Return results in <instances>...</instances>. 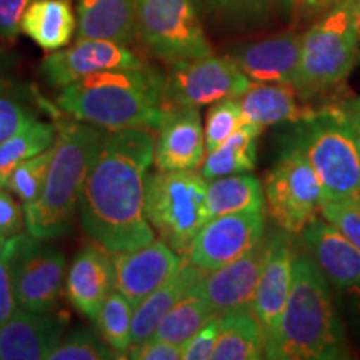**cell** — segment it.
Segmentation results:
<instances>
[{
    "label": "cell",
    "instance_id": "1",
    "mask_svg": "<svg viewBox=\"0 0 360 360\" xmlns=\"http://www.w3.org/2000/svg\"><path fill=\"white\" fill-rule=\"evenodd\" d=\"M154 155L152 129L107 130L90 165L79 202L80 224L92 242L112 254L154 240L146 215L147 172Z\"/></svg>",
    "mask_w": 360,
    "mask_h": 360
},
{
    "label": "cell",
    "instance_id": "2",
    "mask_svg": "<svg viewBox=\"0 0 360 360\" xmlns=\"http://www.w3.org/2000/svg\"><path fill=\"white\" fill-rule=\"evenodd\" d=\"M57 107L109 132L157 130L167 107L165 75L148 64L97 72L62 89Z\"/></svg>",
    "mask_w": 360,
    "mask_h": 360
},
{
    "label": "cell",
    "instance_id": "3",
    "mask_svg": "<svg viewBox=\"0 0 360 360\" xmlns=\"http://www.w3.org/2000/svg\"><path fill=\"white\" fill-rule=\"evenodd\" d=\"M349 357L347 337L332 302L326 274L314 257L297 254L289 299L277 337L265 359L342 360Z\"/></svg>",
    "mask_w": 360,
    "mask_h": 360
},
{
    "label": "cell",
    "instance_id": "4",
    "mask_svg": "<svg viewBox=\"0 0 360 360\" xmlns=\"http://www.w3.org/2000/svg\"><path fill=\"white\" fill-rule=\"evenodd\" d=\"M53 117L57 139L47 179L37 199L24 205L27 231L44 240L64 236L74 225L85 179L107 132L58 112Z\"/></svg>",
    "mask_w": 360,
    "mask_h": 360
},
{
    "label": "cell",
    "instance_id": "5",
    "mask_svg": "<svg viewBox=\"0 0 360 360\" xmlns=\"http://www.w3.org/2000/svg\"><path fill=\"white\" fill-rule=\"evenodd\" d=\"M317 174L323 199H360V154L345 105H323L297 122L294 142Z\"/></svg>",
    "mask_w": 360,
    "mask_h": 360
},
{
    "label": "cell",
    "instance_id": "6",
    "mask_svg": "<svg viewBox=\"0 0 360 360\" xmlns=\"http://www.w3.org/2000/svg\"><path fill=\"white\" fill-rule=\"evenodd\" d=\"M360 58L352 13L342 0L315 22L302 39L300 65L294 82L297 96L310 102L344 82Z\"/></svg>",
    "mask_w": 360,
    "mask_h": 360
},
{
    "label": "cell",
    "instance_id": "7",
    "mask_svg": "<svg viewBox=\"0 0 360 360\" xmlns=\"http://www.w3.org/2000/svg\"><path fill=\"white\" fill-rule=\"evenodd\" d=\"M207 186V179L195 169L159 170L147 177L146 215L177 254H187L197 232L209 220Z\"/></svg>",
    "mask_w": 360,
    "mask_h": 360
},
{
    "label": "cell",
    "instance_id": "8",
    "mask_svg": "<svg viewBox=\"0 0 360 360\" xmlns=\"http://www.w3.org/2000/svg\"><path fill=\"white\" fill-rule=\"evenodd\" d=\"M137 37L170 65L212 56L193 0H137Z\"/></svg>",
    "mask_w": 360,
    "mask_h": 360
},
{
    "label": "cell",
    "instance_id": "9",
    "mask_svg": "<svg viewBox=\"0 0 360 360\" xmlns=\"http://www.w3.org/2000/svg\"><path fill=\"white\" fill-rule=\"evenodd\" d=\"M269 214L289 233H302L317 220L323 191L317 174L299 148L292 146L265 177Z\"/></svg>",
    "mask_w": 360,
    "mask_h": 360
},
{
    "label": "cell",
    "instance_id": "10",
    "mask_svg": "<svg viewBox=\"0 0 360 360\" xmlns=\"http://www.w3.org/2000/svg\"><path fill=\"white\" fill-rule=\"evenodd\" d=\"M250 84L231 56H207L172 65L165 75V101L167 107H200L238 98Z\"/></svg>",
    "mask_w": 360,
    "mask_h": 360
},
{
    "label": "cell",
    "instance_id": "11",
    "mask_svg": "<svg viewBox=\"0 0 360 360\" xmlns=\"http://www.w3.org/2000/svg\"><path fill=\"white\" fill-rule=\"evenodd\" d=\"M65 255L44 238L20 233L13 257V292L17 305L34 312L56 309L65 276Z\"/></svg>",
    "mask_w": 360,
    "mask_h": 360
},
{
    "label": "cell",
    "instance_id": "12",
    "mask_svg": "<svg viewBox=\"0 0 360 360\" xmlns=\"http://www.w3.org/2000/svg\"><path fill=\"white\" fill-rule=\"evenodd\" d=\"M262 236L264 210L219 215L202 225L186 259L205 272H214L254 249Z\"/></svg>",
    "mask_w": 360,
    "mask_h": 360
},
{
    "label": "cell",
    "instance_id": "13",
    "mask_svg": "<svg viewBox=\"0 0 360 360\" xmlns=\"http://www.w3.org/2000/svg\"><path fill=\"white\" fill-rule=\"evenodd\" d=\"M142 64L146 62L127 49V45L110 40L82 39L45 57L40 64V75L51 87L64 89L97 72Z\"/></svg>",
    "mask_w": 360,
    "mask_h": 360
},
{
    "label": "cell",
    "instance_id": "14",
    "mask_svg": "<svg viewBox=\"0 0 360 360\" xmlns=\"http://www.w3.org/2000/svg\"><path fill=\"white\" fill-rule=\"evenodd\" d=\"M294 257L289 232L282 229V232H274L267 237L265 260L252 302V314L264 330L265 347L272 344L281 327L290 292Z\"/></svg>",
    "mask_w": 360,
    "mask_h": 360
},
{
    "label": "cell",
    "instance_id": "15",
    "mask_svg": "<svg viewBox=\"0 0 360 360\" xmlns=\"http://www.w3.org/2000/svg\"><path fill=\"white\" fill-rule=\"evenodd\" d=\"M117 290L137 307L143 299L159 289L180 269L184 260L164 240H152L150 244L134 250L114 252Z\"/></svg>",
    "mask_w": 360,
    "mask_h": 360
},
{
    "label": "cell",
    "instance_id": "16",
    "mask_svg": "<svg viewBox=\"0 0 360 360\" xmlns=\"http://www.w3.org/2000/svg\"><path fill=\"white\" fill-rule=\"evenodd\" d=\"M267 250V238L260 240L240 259L225 267L205 274L195 285V290L217 315L252 310L260 270H262Z\"/></svg>",
    "mask_w": 360,
    "mask_h": 360
},
{
    "label": "cell",
    "instance_id": "17",
    "mask_svg": "<svg viewBox=\"0 0 360 360\" xmlns=\"http://www.w3.org/2000/svg\"><path fill=\"white\" fill-rule=\"evenodd\" d=\"M205 135L199 107H165L155 137L159 170H191L204 164Z\"/></svg>",
    "mask_w": 360,
    "mask_h": 360
},
{
    "label": "cell",
    "instance_id": "18",
    "mask_svg": "<svg viewBox=\"0 0 360 360\" xmlns=\"http://www.w3.org/2000/svg\"><path fill=\"white\" fill-rule=\"evenodd\" d=\"M69 326L65 314L19 307L0 327V360H49Z\"/></svg>",
    "mask_w": 360,
    "mask_h": 360
},
{
    "label": "cell",
    "instance_id": "19",
    "mask_svg": "<svg viewBox=\"0 0 360 360\" xmlns=\"http://www.w3.org/2000/svg\"><path fill=\"white\" fill-rule=\"evenodd\" d=\"M304 35L287 32L257 42L238 45L229 53L247 77L255 82L294 87L300 65Z\"/></svg>",
    "mask_w": 360,
    "mask_h": 360
},
{
    "label": "cell",
    "instance_id": "20",
    "mask_svg": "<svg viewBox=\"0 0 360 360\" xmlns=\"http://www.w3.org/2000/svg\"><path fill=\"white\" fill-rule=\"evenodd\" d=\"M117 290L112 252L94 242L75 255L67 274L65 295L85 317L96 321L98 310L112 292Z\"/></svg>",
    "mask_w": 360,
    "mask_h": 360
},
{
    "label": "cell",
    "instance_id": "21",
    "mask_svg": "<svg viewBox=\"0 0 360 360\" xmlns=\"http://www.w3.org/2000/svg\"><path fill=\"white\" fill-rule=\"evenodd\" d=\"M302 240L328 281L339 290L360 292V250L327 220H315Z\"/></svg>",
    "mask_w": 360,
    "mask_h": 360
},
{
    "label": "cell",
    "instance_id": "22",
    "mask_svg": "<svg viewBox=\"0 0 360 360\" xmlns=\"http://www.w3.org/2000/svg\"><path fill=\"white\" fill-rule=\"evenodd\" d=\"M242 110V124L260 127L276 124H297L315 114V109L300 103L295 89L287 84L255 82L237 98Z\"/></svg>",
    "mask_w": 360,
    "mask_h": 360
},
{
    "label": "cell",
    "instance_id": "23",
    "mask_svg": "<svg viewBox=\"0 0 360 360\" xmlns=\"http://www.w3.org/2000/svg\"><path fill=\"white\" fill-rule=\"evenodd\" d=\"M137 37V0H77V40L98 39L122 45Z\"/></svg>",
    "mask_w": 360,
    "mask_h": 360
},
{
    "label": "cell",
    "instance_id": "24",
    "mask_svg": "<svg viewBox=\"0 0 360 360\" xmlns=\"http://www.w3.org/2000/svg\"><path fill=\"white\" fill-rule=\"evenodd\" d=\"M205 274L209 272L195 267L186 259L167 282L162 283L159 289L143 299L134 310L132 345L142 344L154 337L162 319L188 290H192L205 277Z\"/></svg>",
    "mask_w": 360,
    "mask_h": 360
},
{
    "label": "cell",
    "instance_id": "25",
    "mask_svg": "<svg viewBox=\"0 0 360 360\" xmlns=\"http://www.w3.org/2000/svg\"><path fill=\"white\" fill-rule=\"evenodd\" d=\"M22 32L45 52L67 47L77 32L72 0H34L22 19Z\"/></svg>",
    "mask_w": 360,
    "mask_h": 360
},
{
    "label": "cell",
    "instance_id": "26",
    "mask_svg": "<svg viewBox=\"0 0 360 360\" xmlns=\"http://www.w3.org/2000/svg\"><path fill=\"white\" fill-rule=\"evenodd\" d=\"M265 357V337L252 310L220 315L214 360H259Z\"/></svg>",
    "mask_w": 360,
    "mask_h": 360
},
{
    "label": "cell",
    "instance_id": "27",
    "mask_svg": "<svg viewBox=\"0 0 360 360\" xmlns=\"http://www.w3.org/2000/svg\"><path fill=\"white\" fill-rule=\"evenodd\" d=\"M265 192L259 179L250 174H233L210 180L207 186L205 207L209 220L219 215L264 210Z\"/></svg>",
    "mask_w": 360,
    "mask_h": 360
},
{
    "label": "cell",
    "instance_id": "28",
    "mask_svg": "<svg viewBox=\"0 0 360 360\" xmlns=\"http://www.w3.org/2000/svg\"><path fill=\"white\" fill-rule=\"evenodd\" d=\"M264 127L255 124H242L222 146L207 152L202 164V175L214 180L225 175L249 172L257 159V139Z\"/></svg>",
    "mask_w": 360,
    "mask_h": 360
},
{
    "label": "cell",
    "instance_id": "29",
    "mask_svg": "<svg viewBox=\"0 0 360 360\" xmlns=\"http://www.w3.org/2000/svg\"><path fill=\"white\" fill-rule=\"evenodd\" d=\"M214 317H217V314L193 287L162 319L154 337L177 345H186Z\"/></svg>",
    "mask_w": 360,
    "mask_h": 360
},
{
    "label": "cell",
    "instance_id": "30",
    "mask_svg": "<svg viewBox=\"0 0 360 360\" xmlns=\"http://www.w3.org/2000/svg\"><path fill=\"white\" fill-rule=\"evenodd\" d=\"M57 139V124L34 120L24 130L0 146V187H6L8 175L20 162L49 150Z\"/></svg>",
    "mask_w": 360,
    "mask_h": 360
},
{
    "label": "cell",
    "instance_id": "31",
    "mask_svg": "<svg viewBox=\"0 0 360 360\" xmlns=\"http://www.w3.org/2000/svg\"><path fill=\"white\" fill-rule=\"evenodd\" d=\"M135 307L119 290H114L98 310L96 323L102 339L115 350L120 357H129L132 347V319Z\"/></svg>",
    "mask_w": 360,
    "mask_h": 360
},
{
    "label": "cell",
    "instance_id": "32",
    "mask_svg": "<svg viewBox=\"0 0 360 360\" xmlns=\"http://www.w3.org/2000/svg\"><path fill=\"white\" fill-rule=\"evenodd\" d=\"M52 154L53 150L51 147L49 150L40 152V154L20 162L8 175L6 188L15 193L24 205L34 202L42 192L49 167H51Z\"/></svg>",
    "mask_w": 360,
    "mask_h": 360
},
{
    "label": "cell",
    "instance_id": "33",
    "mask_svg": "<svg viewBox=\"0 0 360 360\" xmlns=\"http://www.w3.org/2000/svg\"><path fill=\"white\" fill-rule=\"evenodd\" d=\"M122 359L114 349L87 328L70 332L62 339L49 360H114Z\"/></svg>",
    "mask_w": 360,
    "mask_h": 360
},
{
    "label": "cell",
    "instance_id": "34",
    "mask_svg": "<svg viewBox=\"0 0 360 360\" xmlns=\"http://www.w3.org/2000/svg\"><path fill=\"white\" fill-rule=\"evenodd\" d=\"M242 125V110L237 98H225L212 103L205 117V150L212 152L222 146Z\"/></svg>",
    "mask_w": 360,
    "mask_h": 360
},
{
    "label": "cell",
    "instance_id": "35",
    "mask_svg": "<svg viewBox=\"0 0 360 360\" xmlns=\"http://www.w3.org/2000/svg\"><path fill=\"white\" fill-rule=\"evenodd\" d=\"M274 0H193L197 11L224 20H250L269 11Z\"/></svg>",
    "mask_w": 360,
    "mask_h": 360
},
{
    "label": "cell",
    "instance_id": "36",
    "mask_svg": "<svg viewBox=\"0 0 360 360\" xmlns=\"http://www.w3.org/2000/svg\"><path fill=\"white\" fill-rule=\"evenodd\" d=\"M321 214L360 250V199L323 202Z\"/></svg>",
    "mask_w": 360,
    "mask_h": 360
},
{
    "label": "cell",
    "instance_id": "37",
    "mask_svg": "<svg viewBox=\"0 0 360 360\" xmlns=\"http://www.w3.org/2000/svg\"><path fill=\"white\" fill-rule=\"evenodd\" d=\"M20 233L7 238L6 247L0 252V327L12 317L17 310L15 292H13V257Z\"/></svg>",
    "mask_w": 360,
    "mask_h": 360
},
{
    "label": "cell",
    "instance_id": "38",
    "mask_svg": "<svg viewBox=\"0 0 360 360\" xmlns=\"http://www.w3.org/2000/svg\"><path fill=\"white\" fill-rule=\"evenodd\" d=\"M12 92L0 94V146L37 120L34 110Z\"/></svg>",
    "mask_w": 360,
    "mask_h": 360
},
{
    "label": "cell",
    "instance_id": "39",
    "mask_svg": "<svg viewBox=\"0 0 360 360\" xmlns=\"http://www.w3.org/2000/svg\"><path fill=\"white\" fill-rule=\"evenodd\" d=\"M220 332V315L209 321L204 327L184 345V360L212 359L215 344Z\"/></svg>",
    "mask_w": 360,
    "mask_h": 360
},
{
    "label": "cell",
    "instance_id": "40",
    "mask_svg": "<svg viewBox=\"0 0 360 360\" xmlns=\"http://www.w3.org/2000/svg\"><path fill=\"white\" fill-rule=\"evenodd\" d=\"M34 0H0V39L12 42L22 32V19Z\"/></svg>",
    "mask_w": 360,
    "mask_h": 360
},
{
    "label": "cell",
    "instance_id": "41",
    "mask_svg": "<svg viewBox=\"0 0 360 360\" xmlns=\"http://www.w3.org/2000/svg\"><path fill=\"white\" fill-rule=\"evenodd\" d=\"M129 359L134 360H180L184 359V345L165 342L155 337L132 345L129 350Z\"/></svg>",
    "mask_w": 360,
    "mask_h": 360
},
{
    "label": "cell",
    "instance_id": "42",
    "mask_svg": "<svg viewBox=\"0 0 360 360\" xmlns=\"http://www.w3.org/2000/svg\"><path fill=\"white\" fill-rule=\"evenodd\" d=\"M25 217L22 215L19 202L12 197V193L0 187V232L6 236H15L24 227Z\"/></svg>",
    "mask_w": 360,
    "mask_h": 360
},
{
    "label": "cell",
    "instance_id": "43",
    "mask_svg": "<svg viewBox=\"0 0 360 360\" xmlns=\"http://www.w3.org/2000/svg\"><path fill=\"white\" fill-rule=\"evenodd\" d=\"M15 65L17 57L0 47V94L15 90Z\"/></svg>",
    "mask_w": 360,
    "mask_h": 360
},
{
    "label": "cell",
    "instance_id": "44",
    "mask_svg": "<svg viewBox=\"0 0 360 360\" xmlns=\"http://www.w3.org/2000/svg\"><path fill=\"white\" fill-rule=\"evenodd\" d=\"M342 0H295V4H299L304 11L309 12H321L326 8H330L340 4Z\"/></svg>",
    "mask_w": 360,
    "mask_h": 360
},
{
    "label": "cell",
    "instance_id": "45",
    "mask_svg": "<svg viewBox=\"0 0 360 360\" xmlns=\"http://www.w3.org/2000/svg\"><path fill=\"white\" fill-rule=\"evenodd\" d=\"M345 109L349 110L350 119H352V125L355 130V137H357V146H359V154H360V97L355 101H350L344 103Z\"/></svg>",
    "mask_w": 360,
    "mask_h": 360
},
{
    "label": "cell",
    "instance_id": "46",
    "mask_svg": "<svg viewBox=\"0 0 360 360\" xmlns=\"http://www.w3.org/2000/svg\"><path fill=\"white\" fill-rule=\"evenodd\" d=\"M350 8V13H352V20H354V27L355 32H357L359 42H360V0H344Z\"/></svg>",
    "mask_w": 360,
    "mask_h": 360
},
{
    "label": "cell",
    "instance_id": "47",
    "mask_svg": "<svg viewBox=\"0 0 360 360\" xmlns=\"http://www.w3.org/2000/svg\"><path fill=\"white\" fill-rule=\"evenodd\" d=\"M6 242H7V236L0 232V252H2L4 247H6Z\"/></svg>",
    "mask_w": 360,
    "mask_h": 360
},
{
    "label": "cell",
    "instance_id": "48",
    "mask_svg": "<svg viewBox=\"0 0 360 360\" xmlns=\"http://www.w3.org/2000/svg\"><path fill=\"white\" fill-rule=\"evenodd\" d=\"M283 2H285L287 6H292V4H295V0H283Z\"/></svg>",
    "mask_w": 360,
    "mask_h": 360
}]
</instances>
